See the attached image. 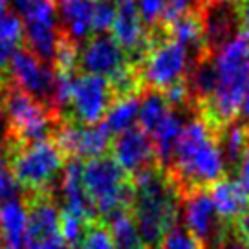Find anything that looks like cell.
Wrapping results in <instances>:
<instances>
[{
	"label": "cell",
	"mask_w": 249,
	"mask_h": 249,
	"mask_svg": "<svg viewBox=\"0 0 249 249\" xmlns=\"http://www.w3.org/2000/svg\"><path fill=\"white\" fill-rule=\"evenodd\" d=\"M9 169L24 195H55L66 167V158L53 140L9 143Z\"/></svg>",
	"instance_id": "4"
},
{
	"label": "cell",
	"mask_w": 249,
	"mask_h": 249,
	"mask_svg": "<svg viewBox=\"0 0 249 249\" xmlns=\"http://www.w3.org/2000/svg\"><path fill=\"white\" fill-rule=\"evenodd\" d=\"M136 249H148V248H145V246H140V248H136Z\"/></svg>",
	"instance_id": "31"
},
{
	"label": "cell",
	"mask_w": 249,
	"mask_h": 249,
	"mask_svg": "<svg viewBox=\"0 0 249 249\" xmlns=\"http://www.w3.org/2000/svg\"><path fill=\"white\" fill-rule=\"evenodd\" d=\"M52 140L61 148L66 161L68 160L88 161L93 158L108 156L114 136L105 123L83 126L70 119H61V123L55 126L52 134Z\"/></svg>",
	"instance_id": "11"
},
{
	"label": "cell",
	"mask_w": 249,
	"mask_h": 249,
	"mask_svg": "<svg viewBox=\"0 0 249 249\" xmlns=\"http://www.w3.org/2000/svg\"><path fill=\"white\" fill-rule=\"evenodd\" d=\"M233 8L238 22V31L249 39V0H234Z\"/></svg>",
	"instance_id": "26"
},
{
	"label": "cell",
	"mask_w": 249,
	"mask_h": 249,
	"mask_svg": "<svg viewBox=\"0 0 249 249\" xmlns=\"http://www.w3.org/2000/svg\"><path fill=\"white\" fill-rule=\"evenodd\" d=\"M181 216L185 231L202 249H218L231 233V226L218 216L207 189L181 198Z\"/></svg>",
	"instance_id": "8"
},
{
	"label": "cell",
	"mask_w": 249,
	"mask_h": 249,
	"mask_svg": "<svg viewBox=\"0 0 249 249\" xmlns=\"http://www.w3.org/2000/svg\"><path fill=\"white\" fill-rule=\"evenodd\" d=\"M196 2H198V0H171V2H169V8H167V11H165V17H163V20H161V22H169V20L176 18V17L181 15V13L189 11L191 8H195Z\"/></svg>",
	"instance_id": "28"
},
{
	"label": "cell",
	"mask_w": 249,
	"mask_h": 249,
	"mask_svg": "<svg viewBox=\"0 0 249 249\" xmlns=\"http://www.w3.org/2000/svg\"><path fill=\"white\" fill-rule=\"evenodd\" d=\"M236 181H238V185L242 187V191L246 193V196L249 198V145L246 148V152L242 154V160L238 167H236Z\"/></svg>",
	"instance_id": "27"
},
{
	"label": "cell",
	"mask_w": 249,
	"mask_h": 249,
	"mask_svg": "<svg viewBox=\"0 0 249 249\" xmlns=\"http://www.w3.org/2000/svg\"><path fill=\"white\" fill-rule=\"evenodd\" d=\"M130 213L141 244L148 249H160L167 233L178 226L181 195L169 172L158 163L132 176Z\"/></svg>",
	"instance_id": "3"
},
{
	"label": "cell",
	"mask_w": 249,
	"mask_h": 249,
	"mask_svg": "<svg viewBox=\"0 0 249 249\" xmlns=\"http://www.w3.org/2000/svg\"><path fill=\"white\" fill-rule=\"evenodd\" d=\"M150 30V46L138 64L143 90L167 92L172 86L187 81L191 70V55L179 42L172 40L163 31L161 24Z\"/></svg>",
	"instance_id": "6"
},
{
	"label": "cell",
	"mask_w": 249,
	"mask_h": 249,
	"mask_svg": "<svg viewBox=\"0 0 249 249\" xmlns=\"http://www.w3.org/2000/svg\"><path fill=\"white\" fill-rule=\"evenodd\" d=\"M165 171L176 183L181 198L189 193L209 189L214 181L227 176L218 132L196 112L183 124L171 163Z\"/></svg>",
	"instance_id": "1"
},
{
	"label": "cell",
	"mask_w": 249,
	"mask_h": 249,
	"mask_svg": "<svg viewBox=\"0 0 249 249\" xmlns=\"http://www.w3.org/2000/svg\"><path fill=\"white\" fill-rule=\"evenodd\" d=\"M28 226L24 249H68L61 234V207L50 193L24 195Z\"/></svg>",
	"instance_id": "9"
},
{
	"label": "cell",
	"mask_w": 249,
	"mask_h": 249,
	"mask_svg": "<svg viewBox=\"0 0 249 249\" xmlns=\"http://www.w3.org/2000/svg\"><path fill=\"white\" fill-rule=\"evenodd\" d=\"M83 189L95 216L105 220L117 209L130 207L132 178L124 174L110 156L83 161Z\"/></svg>",
	"instance_id": "7"
},
{
	"label": "cell",
	"mask_w": 249,
	"mask_h": 249,
	"mask_svg": "<svg viewBox=\"0 0 249 249\" xmlns=\"http://www.w3.org/2000/svg\"><path fill=\"white\" fill-rule=\"evenodd\" d=\"M108 156L130 178L136 176L138 172L158 163L154 145L140 126H132L124 132L117 134L112 140Z\"/></svg>",
	"instance_id": "15"
},
{
	"label": "cell",
	"mask_w": 249,
	"mask_h": 249,
	"mask_svg": "<svg viewBox=\"0 0 249 249\" xmlns=\"http://www.w3.org/2000/svg\"><path fill=\"white\" fill-rule=\"evenodd\" d=\"M28 226V209L24 196L0 205V238L2 249H24Z\"/></svg>",
	"instance_id": "18"
},
{
	"label": "cell",
	"mask_w": 249,
	"mask_h": 249,
	"mask_svg": "<svg viewBox=\"0 0 249 249\" xmlns=\"http://www.w3.org/2000/svg\"><path fill=\"white\" fill-rule=\"evenodd\" d=\"M77 249H117L105 220L97 218V220L88 222L83 240L77 246Z\"/></svg>",
	"instance_id": "21"
},
{
	"label": "cell",
	"mask_w": 249,
	"mask_h": 249,
	"mask_svg": "<svg viewBox=\"0 0 249 249\" xmlns=\"http://www.w3.org/2000/svg\"><path fill=\"white\" fill-rule=\"evenodd\" d=\"M116 17V4L95 0L93 4V17H92V30L95 33H108L110 26Z\"/></svg>",
	"instance_id": "23"
},
{
	"label": "cell",
	"mask_w": 249,
	"mask_h": 249,
	"mask_svg": "<svg viewBox=\"0 0 249 249\" xmlns=\"http://www.w3.org/2000/svg\"><path fill=\"white\" fill-rule=\"evenodd\" d=\"M0 108L8 123L9 143L52 140L55 126L61 123V117L53 110L8 79H0Z\"/></svg>",
	"instance_id": "5"
},
{
	"label": "cell",
	"mask_w": 249,
	"mask_h": 249,
	"mask_svg": "<svg viewBox=\"0 0 249 249\" xmlns=\"http://www.w3.org/2000/svg\"><path fill=\"white\" fill-rule=\"evenodd\" d=\"M207 193H209L211 200H213V205L216 209L218 216L229 226L233 224L234 218L238 216L249 203V198L242 191L238 181L233 179L231 176H226V178L214 181L207 189Z\"/></svg>",
	"instance_id": "17"
},
{
	"label": "cell",
	"mask_w": 249,
	"mask_h": 249,
	"mask_svg": "<svg viewBox=\"0 0 249 249\" xmlns=\"http://www.w3.org/2000/svg\"><path fill=\"white\" fill-rule=\"evenodd\" d=\"M218 249H249V248L248 246H244V244H242V242L233 234V231H231L229 236H227L226 240H224V244H222Z\"/></svg>",
	"instance_id": "29"
},
{
	"label": "cell",
	"mask_w": 249,
	"mask_h": 249,
	"mask_svg": "<svg viewBox=\"0 0 249 249\" xmlns=\"http://www.w3.org/2000/svg\"><path fill=\"white\" fill-rule=\"evenodd\" d=\"M95 0H55L59 35L75 44H83L93 35L92 17Z\"/></svg>",
	"instance_id": "16"
},
{
	"label": "cell",
	"mask_w": 249,
	"mask_h": 249,
	"mask_svg": "<svg viewBox=\"0 0 249 249\" xmlns=\"http://www.w3.org/2000/svg\"><path fill=\"white\" fill-rule=\"evenodd\" d=\"M244 124H248L249 126V85H248V90H246V97H244V105H242V119H240Z\"/></svg>",
	"instance_id": "30"
},
{
	"label": "cell",
	"mask_w": 249,
	"mask_h": 249,
	"mask_svg": "<svg viewBox=\"0 0 249 249\" xmlns=\"http://www.w3.org/2000/svg\"><path fill=\"white\" fill-rule=\"evenodd\" d=\"M140 97L141 95H138V93H132V95L116 97L112 101L108 112L105 116V124L112 132V136L124 132L136 124L138 114H140Z\"/></svg>",
	"instance_id": "19"
},
{
	"label": "cell",
	"mask_w": 249,
	"mask_h": 249,
	"mask_svg": "<svg viewBox=\"0 0 249 249\" xmlns=\"http://www.w3.org/2000/svg\"><path fill=\"white\" fill-rule=\"evenodd\" d=\"M160 249H202L198 242L185 231V227L176 226L172 231L167 233Z\"/></svg>",
	"instance_id": "24"
},
{
	"label": "cell",
	"mask_w": 249,
	"mask_h": 249,
	"mask_svg": "<svg viewBox=\"0 0 249 249\" xmlns=\"http://www.w3.org/2000/svg\"><path fill=\"white\" fill-rule=\"evenodd\" d=\"M231 231L238 240L249 248V203L231 224Z\"/></svg>",
	"instance_id": "25"
},
{
	"label": "cell",
	"mask_w": 249,
	"mask_h": 249,
	"mask_svg": "<svg viewBox=\"0 0 249 249\" xmlns=\"http://www.w3.org/2000/svg\"><path fill=\"white\" fill-rule=\"evenodd\" d=\"M108 33L123 50L128 62L138 66L150 46V30L141 18L136 0H117L116 17Z\"/></svg>",
	"instance_id": "13"
},
{
	"label": "cell",
	"mask_w": 249,
	"mask_h": 249,
	"mask_svg": "<svg viewBox=\"0 0 249 249\" xmlns=\"http://www.w3.org/2000/svg\"><path fill=\"white\" fill-rule=\"evenodd\" d=\"M105 224L108 227L117 249H136L143 246L130 207L117 209L116 213H112L108 218H105Z\"/></svg>",
	"instance_id": "20"
},
{
	"label": "cell",
	"mask_w": 249,
	"mask_h": 249,
	"mask_svg": "<svg viewBox=\"0 0 249 249\" xmlns=\"http://www.w3.org/2000/svg\"><path fill=\"white\" fill-rule=\"evenodd\" d=\"M114 101L108 79L90 73H77L71 86V97L64 119L83 126L99 124Z\"/></svg>",
	"instance_id": "10"
},
{
	"label": "cell",
	"mask_w": 249,
	"mask_h": 249,
	"mask_svg": "<svg viewBox=\"0 0 249 249\" xmlns=\"http://www.w3.org/2000/svg\"><path fill=\"white\" fill-rule=\"evenodd\" d=\"M171 0H136L140 15L147 28H154L158 24H161L165 17V11L169 8Z\"/></svg>",
	"instance_id": "22"
},
{
	"label": "cell",
	"mask_w": 249,
	"mask_h": 249,
	"mask_svg": "<svg viewBox=\"0 0 249 249\" xmlns=\"http://www.w3.org/2000/svg\"><path fill=\"white\" fill-rule=\"evenodd\" d=\"M214 90L195 110L218 134L238 119L249 85V39L238 33L211 55Z\"/></svg>",
	"instance_id": "2"
},
{
	"label": "cell",
	"mask_w": 249,
	"mask_h": 249,
	"mask_svg": "<svg viewBox=\"0 0 249 249\" xmlns=\"http://www.w3.org/2000/svg\"><path fill=\"white\" fill-rule=\"evenodd\" d=\"M0 249H2V238H0Z\"/></svg>",
	"instance_id": "32"
},
{
	"label": "cell",
	"mask_w": 249,
	"mask_h": 249,
	"mask_svg": "<svg viewBox=\"0 0 249 249\" xmlns=\"http://www.w3.org/2000/svg\"><path fill=\"white\" fill-rule=\"evenodd\" d=\"M6 79L22 92L30 93L40 103H44L48 108L53 110V68L44 61H40L35 53H31L24 44L11 57Z\"/></svg>",
	"instance_id": "12"
},
{
	"label": "cell",
	"mask_w": 249,
	"mask_h": 249,
	"mask_svg": "<svg viewBox=\"0 0 249 249\" xmlns=\"http://www.w3.org/2000/svg\"><path fill=\"white\" fill-rule=\"evenodd\" d=\"M128 62L110 33H95L79 46V73L112 79Z\"/></svg>",
	"instance_id": "14"
}]
</instances>
